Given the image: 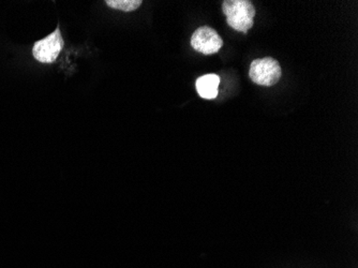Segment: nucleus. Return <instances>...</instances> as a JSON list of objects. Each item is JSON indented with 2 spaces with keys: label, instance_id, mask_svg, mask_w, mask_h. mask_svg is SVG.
Here are the masks:
<instances>
[{
  "label": "nucleus",
  "instance_id": "423d86ee",
  "mask_svg": "<svg viewBox=\"0 0 358 268\" xmlns=\"http://www.w3.org/2000/svg\"><path fill=\"white\" fill-rule=\"evenodd\" d=\"M106 5L113 9L124 12H132L142 5V0H106Z\"/></svg>",
  "mask_w": 358,
  "mask_h": 268
},
{
  "label": "nucleus",
  "instance_id": "f03ea898",
  "mask_svg": "<svg viewBox=\"0 0 358 268\" xmlns=\"http://www.w3.org/2000/svg\"><path fill=\"white\" fill-rule=\"evenodd\" d=\"M282 76L280 64L275 58L265 57L251 62L249 76L257 85L273 86Z\"/></svg>",
  "mask_w": 358,
  "mask_h": 268
},
{
  "label": "nucleus",
  "instance_id": "20e7f679",
  "mask_svg": "<svg viewBox=\"0 0 358 268\" xmlns=\"http://www.w3.org/2000/svg\"><path fill=\"white\" fill-rule=\"evenodd\" d=\"M191 46L199 53L213 55L220 51L223 46V40L216 30L203 26L193 32L191 37Z\"/></svg>",
  "mask_w": 358,
  "mask_h": 268
},
{
  "label": "nucleus",
  "instance_id": "39448f33",
  "mask_svg": "<svg viewBox=\"0 0 358 268\" xmlns=\"http://www.w3.org/2000/svg\"><path fill=\"white\" fill-rule=\"evenodd\" d=\"M219 84H220V78L217 74L210 73L200 76L196 80L195 85L201 98L213 100L218 96Z\"/></svg>",
  "mask_w": 358,
  "mask_h": 268
},
{
  "label": "nucleus",
  "instance_id": "f257e3e1",
  "mask_svg": "<svg viewBox=\"0 0 358 268\" xmlns=\"http://www.w3.org/2000/svg\"><path fill=\"white\" fill-rule=\"evenodd\" d=\"M222 11L227 25L236 31L247 34L255 24V8L249 0H225Z\"/></svg>",
  "mask_w": 358,
  "mask_h": 268
},
{
  "label": "nucleus",
  "instance_id": "7ed1b4c3",
  "mask_svg": "<svg viewBox=\"0 0 358 268\" xmlns=\"http://www.w3.org/2000/svg\"><path fill=\"white\" fill-rule=\"evenodd\" d=\"M64 48V39L59 27L51 35L37 41L32 48L34 57L42 64H52L57 59Z\"/></svg>",
  "mask_w": 358,
  "mask_h": 268
}]
</instances>
